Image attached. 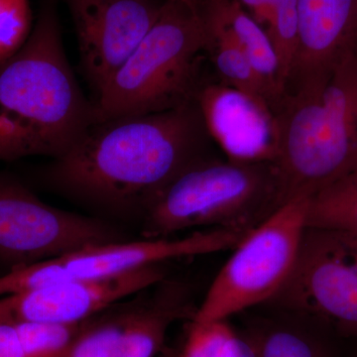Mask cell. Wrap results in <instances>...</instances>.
<instances>
[{
	"label": "cell",
	"instance_id": "1",
	"mask_svg": "<svg viewBox=\"0 0 357 357\" xmlns=\"http://www.w3.org/2000/svg\"><path fill=\"white\" fill-rule=\"evenodd\" d=\"M206 133L195 100L167 112L95 122L40 180L96 211L138 218L178 175L206 159Z\"/></svg>",
	"mask_w": 357,
	"mask_h": 357
},
{
	"label": "cell",
	"instance_id": "2",
	"mask_svg": "<svg viewBox=\"0 0 357 357\" xmlns=\"http://www.w3.org/2000/svg\"><path fill=\"white\" fill-rule=\"evenodd\" d=\"M69 64L53 0L45 2L31 34L0 63V161L64 156L95 123Z\"/></svg>",
	"mask_w": 357,
	"mask_h": 357
},
{
	"label": "cell",
	"instance_id": "3",
	"mask_svg": "<svg viewBox=\"0 0 357 357\" xmlns=\"http://www.w3.org/2000/svg\"><path fill=\"white\" fill-rule=\"evenodd\" d=\"M273 164L282 201L312 197L357 171V50L325 79L295 88L280 114Z\"/></svg>",
	"mask_w": 357,
	"mask_h": 357
},
{
	"label": "cell",
	"instance_id": "4",
	"mask_svg": "<svg viewBox=\"0 0 357 357\" xmlns=\"http://www.w3.org/2000/svg\"><path fill=\"white\" fill-rule=\"evenodd\" d=\"M208 46L201 7L166 0L144 38L98 93L96 122L167 112L195 100L199 64Z\"/></svg>",
	"mask_w": 357,
	"mask_h": 357
},
{
	"label": "cell",
	"instance_id": "5",
	"mask_svg": "<svg viewBox=\"0 0 357 357\" xmlns=\"http://www.w3.org/2000/svg\"><path fill=\"white\" fill-rule=\"evenodd\" d=\"M283 204L273 164L204 159L178 175L149 206L143 238L206 227L248 234Z\"/></svg>",
	"mask_w": 357,
	"mask_h": 357
},
{
	"label": "cell",
	"instance_id": "6",
	"mask_svg": "<svg viewBox=\"0 0 357 357\" xmlns=\"http://www.w3.org/2000/svg\"><path fill=\"white\" fill-rule=\"evenodd\" d=\"M311 197L289 199L241 239L218 272L192 321H225L266 304L288 280L306 229Z\"/></svg>",
	"mask_w": 357,
	"mask_h": 357
},
{
	"label": "cell",
	"instance_id": "7",
	"mask_svg": "<svg viewBox=\"0 0 357 357\" xmlns=\"http://www.w3.org/2000/svg\"><path fill=\"white\" fill-rule=\"evenodd\" d=\"M128 241L123 230L107 220L54 208L20 178L0 172V265L7 271Z\"/></svg>",
	"mask_w": 357,
	"mask_h": 357
},
{
	"label": "cell",
	"instance_id": "8",
	"mask_svg": "<svg viewBox=\"0 0 357 357\" xmlns=\"http://www.w3.org/2000/svg\"><path fill=\"white\" fill-rule=\"evenodd\" d=\"M268 304L332 321L357 337V269L349 243L335 232L306 227L292 272Z\"/></svg>",
	"mask_w": 357,
	"mask_h": 357
},
{
	"label": "cell",
	"instance_id": "9",
	"mask_svg": "<svg viewBox=\"0 0 357 357\" xmlns=\"http://www.w3.org/2000/svg\"><path fill=\"white\" fill-rule=\"evenodd\" d=\"M74 20L84 72L96 93L158 18L154 0H66Z\"/></svg>",
	"mask_w": 357,
	"mask_h": 357
},
{
	"label": "cell",
	"instance_id": "10",
	"mask_svg": "<svg viewBox=\"0 0 357 357\" xmlns=\"http://www.w3.org/2000/svg\"><path fill=\"white\" fill-rule=\"evenodd\" d=\"M153 264L105 278L57 284L0 297V324L79 323L166 278Z\"/></svg>",
	"mask_w": 357,
	"mask_h": 357
},
{
	"label": "cell",
	"instance_id": "11",
	"mask_svg": "<svg viewBox=\"0 0 357 357\" xmlns=\"http://www.w3.org/2000/svg\"><path fill=\"white\" fill-rule=\"evenodd\" d=\"M206 133L230 161H274L279 126L271 105L229 84H206L195 96Z\"/></svg>",
	"mask_w": 357,
	"mask_h": 357
},
{
	"label": "cell",
	"instance_id": "12",
	"mask_svg": "<svg viewBox=\"0 0 357 357\" xmlns=\"http://www.w3.org/2000/svg\"><path fill=\"white\" fill-rule=\"evenodd\" d=\"M298 39L290 82L296 86L330 75L357 47V0H297Z\"/></svg>",
	"mask_w": 357,
	"mask_h": 357
},
{
	"label": "cell",
	"instance_id": "13",
	"mask_svg": "<svg viewBox=\"0 0 357 357\" xmlns=\"http://www.w3.org/2000/svg\"><path fill=\"white\" fill-rule=\"evenodd\" d=\"M151 294L145 296L139 312L112 357H154L175 321L195 319L198 307H195L189 289L182 282L164 278Z\"/></svg>",
	"mask_w": 357,
	"mask_h": 357
},
{
	"label": "cell",
	"instance_id": "14",
	"mask_svg": "<svg viewBox=\"0 0 357 357\" xmlns=\"http://www.w3.org/2000/svg\"><path fill=\"white\" fill-rule=\"evenodd\" d=\"M202 10L222 23L245 52L262 79L274 103L285 95L280 63L271 39L262 26L239 6L236 0H210L199 6Z\"/></svg>",
	"mask_w": 357,
	"mask_h": 357
},
{
	"label": "cell",
	"instance_id": "15",
	"mask_svg": "<svg viewBox=\"0 0 357 357\" xmlns=\"http://www.w3.org/2000/svg\"><path fill=\"white\" fill-rule=\"evenodd\" d=\"M145 296L115 304L84 321L65 357H112L139 312Z\"/></svg>",
	"mask_w": 357,
	"mask_h": 357
},
{
	"label": "cell",
	"instance_id": "16",
	"mask_svg": "<svg viewBox=\"0 0 357 357\" xmlns=\"http://www.w3.org/2000/svg\"><path fill=\"white\" fill-rule=\"evenodd\" d=\"M306 227L335 232L357 246V171L311 197Z\"/></svg>",
	"mask_w": 357,
	"mask_h": 357
},
{
	"label": "cell",
	"instance_id": "17",
	"mask_svg": "<svg viewBox=\"0 0 357 357\" xmlns=\"http://www.w3.org/2000/svg\"><path fill=\"white\" fill-rule=\"evenodd\" d=\"M203 13L210 30L208 52L213 55L218 72L225 84L265 100L272 107L273 100L266 86L258 76L241 45L222 23L204 11Z\"/></svg>",
	"mask_w": 357,
	"mask_h": 357
},
{
	"label": "cell",
	"instance_id": "18",
	"mask_svg": "<svg viewBox=\"0 0 357 357\" xmlns=\"http://www.w3.org/2000/svg\"><path fill=\"white\" fill-rule=\"evenodd\" d=\"M289 314L288 321L268 324L256 335L245 337L257 357H330L325 342L302 326V317L293 314L294 323L292 314Z\"/></svg>",
	"mask_w": 357,
	"mask_h": 357
},
{
	"label": "cell",
	"instance_id": "19",
	"mask_svg": "<svg viewBox=\"0 0 357 357\" xmlns=\"http://www.w3.org/2000/svg\"><path fill=\"white\" fill-rule=\"evenodd\" d=\"M79 323L13 324L27 357H65L84 325Z\"/></svg>",
	"mask_w": 357,
	"mask_h": 357
},
{
	"label": "cell",
	"instance_id": "20",
	"mask_svg": "<svg viewBox=\"0 0 357 357\" xmlns=\"http://www.w3.org/2000/svg\"><path fill=\"white\" fill-rule=\"evenodd\" d=\"M33 26L30 0H0V63L22 48Z\"/></svg>",
	"mask_w": 357,
	"mask_h": 357
},
{
	"label": "cell",
	"instance_id": "21",
	"mask_svg": "<svg viewBox=\"0 0 357 357\" xmlns=\"http://www.w3.org/2000/svg\"><path fill=\"white\" fill-rule=\"evenodd\" d=\"M0 357H27L13 324H0Z\"/></svg>",
	"mask_w": 357,
	"mask_h": 357
},
{
	"label": "cell",
	"instance_id": "22",
	"mask_svg": "<svg viewBox=\"0 0 357 357\" xmlns=\"http://www.w3.org/2000/svg\"><path fill=\"white\" fill-rule=\"evenodd\" d=\"M215 357H257V354L245 337H241L232 330Z\"/></svg>",
	"mask_w": 357,
	"mask_h": 357
},
{
	"label": "cell",
	"instance_id": "23",
	"mask_svg": "<svg viewBox=\"0 0 357 357\" xmlns=\"http://www.w3.org/2000/svg\"><path fill=\"white\" fill-rule=\"evenodd\" d=\"M236 1L266 31L277 0H236Z\"/></svg>",
	"mask_w": 357,
	"mask_h": 357
},
{
	"label": "cell",
	"instance_id": "24",
	"mask_svg": "<svg viewBox=\"0 0 357 357\" xmlns=\"http://www.w3.org/2000/svg\"><path fill=\"white\" fill-rule=\"evenodd\" d=\"M188 3H191L192 6H203L206 2L210 1V0H184Z\"/></svg>",
	"mask_w": 357,
	"mask_h": 357
},
{
	"label": "cell",
	"instance_id": "25",
	"mask_svg": "<svg viewBox=\"0 0 357 357\" xmlns=\"http://www.w3.org/2000/svg\"><path fill=\"white\" fill-rule=\"evenodd\" d=\"M349 245L351 248L352 260H354V265H356L357 269V246L351 245V244H349Z\"/></svg>",
	"mask_w": 357,
	"mask_h": 357
}]
</instances>
